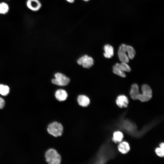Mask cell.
<instances>
[{"label": "cell", "mask_w": 164, "mask_h": 164, "mask_svg": "<svg viewBox=\"0 0 164 164\" xmlns=\"http://www.w3.org/2000/svg\"><path fill=\"white\" fill-rule=\"evenodd\" d=\"M44 157L45 161L47 164H61V155L55 149L51 148L47 149L45 153Z\"/></svg>", "instance_id": "1"}, {"label": "cell", "mask_w": 164, "mask_h": 164, "mask_svg": "<svg viewBox=\"0 0 164 164\" xmlns=\"http://www.w3.org/2000/svg\"><path fill=\"white\" fill-rule=\"evenodd\" d=\"M46 130L49 134L55 137H57L62 135L63 127L61 123L55 121L48 125Z\"/></svg>", "instance_id": "2"}, {"label": "cell", "mask_w": 164, "mask_h": 164, "mask_svg": "<svg viewBox=\"0 0 164 164\" xmlns=\"http://www.w3.org/2000/svg\"><path fill=\"white\" fill-rule=\"evenodd\" d=\"M54 76L55 78L52 80V82L53 84L63 86L67 85L70 82V79L62 73H57Z\"/></svg>", "instance_id": "3"}, {"label": "cell", "mask_w": 164, "mask_h": 164, "mask_svg": "<svg viewBox=\"0 0 164 164\" xmlns=\"http://www.w3.org/2000/svg\"><path fill=\"white\" fill-rule=\"evenodd\" d=\"M142 93L140 94L138 100L142 102H146L149 100L152 96V91L148 85L144 84L142 87Z\"/></svg>", "instance_id": "4"}, {"label": "cell", "mask_w": 164, "mask_h": 164, "mask_svg": "<svg viewBox=\"0 0 164 164\" xmlns=\"http://www.w3.org/2000/svg\"><path fill=\"white\" fill-rule=\"evenodd\" d=\"M77 63L82 65L85 68H89L94 64V60L91 57L85 55L79 58L77 61Z\"/></svg>", "instance_id": "5"}, {"label": "cell", "mask_w": 164, "mask_h": 164, "mask_svg": "<svg viewBox=\"0 0 164 164\" xmlns=\"http://www.w3.org/2000/svg\"><path fill=\"white\" fill-rule=\"evenodd\" d=\"M126 45L123 44L120 46L118 51V55L120 60L123 62L127 63L129 61V59L127 56L126 52Z\"/></svg>", "instance_id": "6"}, {"label": "cell", "mask_w": 164, "mask_h": 164, "mask_svg": "<svg viewBox=\"0 0 164 164\" xmlns=\"http://www.w3.org/2000/svg\"><path fill=\"white\" fill-rule=\"evenodd\" d=\"M26 5L29 9L33 11L39 10L42 6L41 3L39 0H28Z\"/></svg>", "instance_id": "7"}, {"label": "cell", "mask_w": 164, "mask_h": 164, "mask_svg": "<svg viewBox=\"0 0 164 164\" xmlns=\"http://www.w3.org/2000/svg\"><path fill=\"white\" fill-rule=\"evenodd\" d=\"M78 105L82 107H87L90 103V100L87 96L84 95H79L77 98Z\"/></svg>", "instance_id": "8"}, {"label": "cell", "mask_w": 164, "mask_h": 164, "mask_svg": "<svg viewBox=\"0 0 164 164\" xmlns=\"http://www.w3.org/2000/svg\"><path fill=\"white\" fill-rule=\"evenodd\" d=\"M116 102L117 105L121 108L127 107L128 104V98L124 95L118 96L117 97Z\"/></svg>", "instance_id": "9"}, {"label": "cell", "mask_w": 164, "mask_h": 164, "mask_svg": "<svg viewBox=\"0 0 164 164\" xmlns=\"http://www.w3.org/2000/svg\"><path fill=\"white\" fill-rule=\"evenodd\" d=\"M67 92L63 89H58L56 91L55 94L56 99L59 101H65L68 97Z\"/></svg>", "instance_id": "10"}, {"label": "cell", "mask_w": 164, "mask_h": 164, "mask_svg": "<svg viewBox=\"0 0 164 164\" xmlns=\"http://www.w3.org/2000/svg\"><path fill=\"white\" fill-rule=\"evenodd\" d=\"M130 94L132 99H138L140 93L139 92L138 86L136 84H134L132 85Z\"/></svg>", "instance_id": "11"}, {"label": "cell", "mask_w": 164, "mask_h": 164, "mask_svg": "<svg viewBox=\"0 0 164 164\" xmlns=\"http://www.w3.org/2000/svg\"><path fill=\"white\" fill-rule=\"evenodd\" d=\"M118 148L119 151L123 154L127 153L130 149L129 145L126 142H122L120 143Z\"/></svg>", "instance_id": "12"}, {"label": "cell", "mask_w": 164, "mask_h": 164, "mask_svg": "<svg viewBox=\"0 0 164 164\" xmlns=\"http://www.w3.org/2000/svg\"><path fill=\"white\" fill-rule=\"evenodd\" d=\"M105 52L104 53V57L107 58H110L114 55V49L112 46L109 44L105 45L104 47Z\"/></svg>", "instance_id": "13"}, {"label": "cell", "mask_w": 164, "mask_h": 164, "mask_svg": "<svg viewBox=\"0 0 164 164\" xmlns=\"http://www.w3.org/2000/svg\"><path fill=\"white\" fill-rule=\"evenodd\" d=\"M124 137L123 133L121 132L117 131L114 132L112 140L116 143L121 142Z\"/></svg>", "instance_id": "14"}, {"label": "cell", "mask_w": 164, "mask_h": 164, "mask_svg": "<svg viewBox=\"0 0 164 164\" xmlns=\"http://www.w3.org/2000/svg\"><path fill=\"white\" fill-rule=\"evenodd\" d=\"M115 66L123 71L129 72L131 70V68L126 63L121 62V63H116Z\"/></svg>", "instance_id": "15"}, {"label": "cell", "mask_w": 164, "mask_h": 164, "mask_svg": "<svg viewBox=\"0 0 164 164\" xmlns=\"http://www.w3.org/2000/svg\"><path fill=\"white\" fill-rule=\"evenodd\" d=\"M126 52L128 53L129 58L132 59L134 58L135 53L134 48L131 46L126 45Z\"/></svg>", "instance_id": "16"}, {"label": "cell", "mask_w": 164, "mask_h": 164, "mask_svg": "<svg viewBox=\"0 0 164 164\" xmlns=\"http://www.w3.org/2000/svg\"><path fill=\"white\" fill-rule=\"evenodd\" d=\"M9 87L7 85L0 84V94L3 96H6L9 93Z\"/></svg>", "instance_id": "17"}, {"label": "cell", "mask_w": 164, "mask_h": 164, "mask_svg": "<svg viewBox=\"0 0 164 164\" xmlns=\"http://www.w3.org/2000/svg\"><path fill=\"white\" fill-rule=\"evenodd\" d=\"M9 7L7 4L2 2L0 3V14H5L7 13Z\"/></svg>", "instance_id": "18"}, {"label": "cell", "mask_w": 164, "mask_h": 164, "mask_svg": "<svg viewBox=\"0 0 164 164\" xmlns=\"http://www.w3.org/2000/svg\"><path fill=\"white\" fill-rule=\"evenodd\" d=\"M113 73L122 77H125L126 75L124 73V71L121 70L115 66L113 67Z\"/></svg>", "instance_id": "19"}, {"label": "cell", "mask_w": 164, "mask_h": 164, "mask_svg": "<svg viewBox=\"0 0 164 164\" xmlns=\"http://www.w3.org/2000/svg\"><path fill=\"white\" fill-rule=\"evenodd\" d=\"M156 154L160 157H164V149L161 148H157L155 150Z\"/></svg>", "instance_id": "20"}, {"label": "cell", "mask_w": 164, "mask_h": 164, "mask_svg": "<svg viewBox=\"0 0 164 164\" xmlns=\"http://www.w3.org/2000/svg\"><path fill=\"white\" fill-rule=\"evenodd\" d=\"M5 104V101L4 100L0 97V109H2Z\"/></svg>", "instance_id": "21"}, {"label": "cell", "mask_w": 164, "mask_h": 164, "mask_svg": "<svg viewBox=\"0 0 164 164\" xmlns=\"http://www.w3.org/2000/svg\"><path fill=\"white\" fill-rule=\"evenodd\" d=\"M160 147L164 149V143H162L159 145Z\"/></svg>", "instance_id": "22"}, {"label": "cell", "mask_w": 164, "mask_h": 164, "mask_svg": "<svg viewBox=\"0 0 164 164\" xmlns=\"http://www.w3.org/2000/svg\"><path fill=\"white\" fill-rule=\"evenodd\" d=\"M67 2L69 3H73L75 1V0H66Z\"/></svg>", "instance_id": "23"}, {"label": "cell", "mask_w": 164, "mask_h": 164, "mask_svg": "<svg viewBox=\"0 0 164 164\" xmlns=\"http://www.w3.org/2000/svg\"><path fill=\"white\" fill-rule=\"evenodd\" d=\"M83 0L85 2H88L90 0Z\"/></svg>", "instance_id": "24"}]
</instances>
